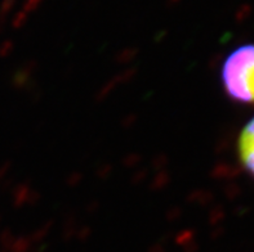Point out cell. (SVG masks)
Wrapping results in <instances>:
<instances>
[{"label":"cell","instance_id":"7a4b0ae2","mask_svg":"<svg viewBox=\"0 0 254 252\" xmlns=\"http://www.w3.org/2000/svg\"><path fill=\"white\" fill-rule=\"evenodd\" d=\"M238 154L243 167L254 178V116L239 134Z\"/></svg>","mask_w":254,"mask_h":252},{"label":"cell","instance_id":"6da1fadb","mask_svg":"<svg viewBox=\"0 0 254 252\" xmlns=\"http://www.w3.org/2000/svg\"><path fill=\"white\" fill-rule=\"evenodd\" d=\"M221 83L227 98L254 105V44H244L227 55L221 68Z\"/></svg>","mask_w":254,"mask_h":252}]
</instances>
